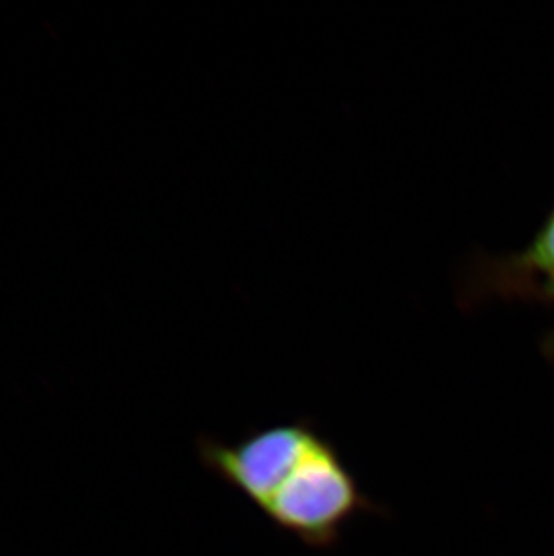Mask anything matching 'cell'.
<instances>
[{"label": "cell", "instance_id": "obj_3", "mask_svg": "<svg viewBox=\"0 0 554 556\" xmlns=\"http://www.w3.org/2000/svg\"><path fill=\"white\" fill-rule=\"evenodd\" d=\"M550 283H554V205L522 251L477 265L466 287V300H484L493 295L529 300L534 290Z\"/></svg>", "mask_w": 554, "mask_h": 556}, {"label": "cell", "instance_id": "obj_4", "mask_svg": "<svg viewBox=\"0 0 554 556\" xmlns=\"http://www.w3.org/2000/svg\"><path fill=\"white\" fill-rule=\"evenodd\" d=\"M528 301H539V303H547V305L554 306V283L545 285L542 289L534 290L533 294L529 295ZM542 348H544V352L550 357H554V326L553 330L545 337Z\"/></svg>", "mask_w": 554, "mask_h": 556}, {"label": "cell", "instance_id": "obj_2", "mask_svg": "<svg viewBox=\"0 0 554 556\" xmlns=\"http://www.w3.org/2000/svg\"><path fill=\"white\" fill-rule=\"evenodd\" d=\"M323 434L314 421L301 418L251 429L235 441L202 435L197 454L213 478L262 511Z\"/></svg>", "mask_w": 554, "mask_h": 556}, {"label": "cell", "instance_id": "obj_1", "mask_svg": "<svg viewBox=\"0 0 554 556\" xmlns=\"http://www.w3.org/2000/svg\"><path fill=\"white\" fill-rule=\"evenodd\" d=\"M260 514L301 546L331 552L356 519L389 511L364 492L337 443L323 434Z\"/></svg>", "mask_w": 554, "mask_h": 556}]
</instances>
